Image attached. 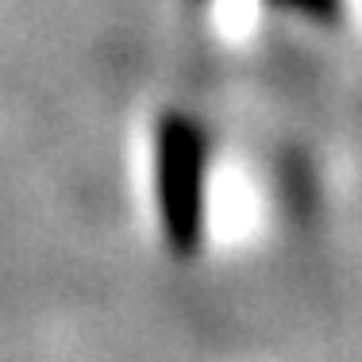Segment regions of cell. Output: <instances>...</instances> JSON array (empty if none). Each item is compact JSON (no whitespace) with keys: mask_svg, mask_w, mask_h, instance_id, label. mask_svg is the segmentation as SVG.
Returning a JSON list of instances; mask_svg holds the SVG:
<instances>
[{"mask_svg":"<svg viewBox=\"0 0 362 362\" xmlns=\"http://www.w3.org/2000/svg\"><path fill=\"white\" fill-rule=\"evenodd\" d=\"M162 216L177 255H189L201 235V135L189 119L170 116L162 124Z\"/></svg>","mask_w":362,"mask_h":362,"instance_id":"obj_1","label":"cell"},{"mask_svg":"<svg viewBox=\"0 0 362 362\" xmlns=\"http://www.w3.org/2000/svg\"><path fill=\"white\" fill-rule=\"evenodd\" d=\"M278 4H286L289 12L316 20V23H332L339 16V0H278Z\"/></svg>","mask_w":362,"mask_h":362,"instance_id":"obj_2","label":"cell"}]
</instances>
